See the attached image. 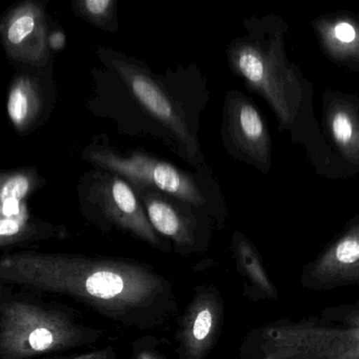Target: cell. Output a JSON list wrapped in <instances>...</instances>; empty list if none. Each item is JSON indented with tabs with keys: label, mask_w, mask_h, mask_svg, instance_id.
Returning a JSON list of instances; mask_svg holds the SVG:
<instances>
[{
	"label": "cell",
	"mask_w": 359,
	"mask_h": 359,
	"mask_svg": "<svg viewBox=\"0 0 359 359\" xmlns=\"http://www.w3.org/2000/svg\"><path fill=\"white\" fill-rule=\"evenodd\" d=\"M0 279L30 291L68 296L138 329L163 325L177 308L170 281L131 260L16 252L0 260Z\"/></svg>",
	"instance_id": "6da1fadb"
},
{
	"label": "cell",
	"mask_w": 359,
	"mask_h": 359,
	"mask_svg": "<svg viewBox=\"0 0 359 359\" xmlns=\"http://www.w3.org/2000/svg\"><path fill=\"white\" fill-rule=\"evenodd\" d=\"M97 55L109 73L127 90V96L152 123L156 138L196 169L205 161L199 148L194 117L182 95L169 85V77L154 74L137 58L111 48L97 47Z\"/></svg>",
	"instance_id": "7a4b0ae2"
},
{
	"label": "cell",
	"mask_w": 359,
	"mask_h": 359,
	"mask_svg": "<svg viewBox=\"0 0 359 359\" xmlns=\"http://www.w3.org/2000/svg\"><path fill=\"white\" fill-rule=\"evenodd\" d=\"M239 350V359H359V327L280 318L250 330Z\"/></svg>",
	"instance_id": "3957f363"
},
{
	"label": "cell",
	"mask_w": 359,
	"mask_h": 359,
	"mask_svg": "<svg viewBox=\"0 0 359 359\" xmlns=\"http://www.w3.org/2000/svg\"><path fill=\"white\" fill-rule=\"evenodd\" d=\"M100 330L81 325L71 315L11 298L0 304V359H31L92 344Z\"/></svg>",
	"instance_id": "277c9868"
},
{
	"label": "cell",
	"mask_w": 359,
	"mask_h": 359,
	"mask_svg": "<svg viewBox=\"0 0 359 359\" xmlns=\"http://www.w3.org/2000/svg\"><path fill=\"white\" fill-rule=\"evenodd\" d=\"M83 216L100 230L116 228L161 250L170 251L147 216L131 184L117 174L94 168L81 176L77 186Z\"/></svg>",
	"instance_id": "5b68a950"
},
{
	"label": "cell",
	"mask_w": 359,
	"mask_h": 359,
	"mask_svg": "<svg viewBox=\"0 0 359 359\" xmlns=\"http://www.w3.org/2000/svg\"><path fill=\"white\" fill-rule=\"evenodd\" d=\"M83 158L94 168L117 174L133 188H151L167 193L201 211L209 203L198 171L190 173L142 151L123 154L107 144L95 142L85 148Z\"/></svg>",
	"instance_id": "8992f818"
},
{
	"label": "cell",
	"mask_w": 359,
	"mask_h": 359,
	"mask_svg": "<svg viewBox=\"0 0 359 359\" xmlns=\"http://www.w3.org/2000/svg\"><path fill=\"white\" fill-rule=\"evenodd\" d=\"M51 31L43 1L26 0L4 14L0 39L8 60L20 69L51 66L53 52L48 46Z\"/></svg>",
	"instance_id": "52a82bcc"
},
{
	"label": "cell",
	"mask_w": 359,
	"mask_h": 359,
	"mask_svg": "<svg viewBox=\"0 0 359 359\" xmlns=\"http://www.w3.org/2000/svg\"><path fill=\"white\" fill-rule=\"evenodd\" d=\"M52 68L53 65L43 69H20L12 77L7 113L20 136H28L51 116L57 98Z\"/></svg>",
	"instance_id": "ba28073f"
},
{
	"label": "cell",
	"mask_w": 359,
	"mask_h": 359,
	"mask_svg": "<svg viewBox=\"0 0 359 359\" xmlns=\"http://www.w3.org/2000/svg\"><path fill=\"white\" fill-rule=\"evenodd\" d=\"M133 188V187H132ZM144 205L151 224L161 236L173 243L176 251L188 255L201 249V210L167 193L151 188H133Z\"/></svg>",
	"instance_id": "9c48e42d"
},
{
	"label": "cell",
	"mask_w": 359,
	"mask_h": 359,
	"mask_svg": "<svg viewBox=\"0 0 359 359\" xmlns=\"http://www.w3.org/2000/svg\"><path fill=\"white\" fill-rule=\"evenodd\" d=\"M224 300L215 287H198L180 319L176 339L180 359H205L219 337Z\"/></svg>",
	"instance_id": "30bf717a"
},
{
	"label": "cell",
	"mask_w": 359,
	"mask_h": 359,
	"mask_svg": "<svg viewBox=\"0 0 359 359\" xmlns=\"http://www.w3.org/2000/svg\"><path fill=\"white\" fill-rule=\"evenodd\" d=\"M300 285L310 291H332L359 285V228L340 237L302 269Z\"/></svg>",
	"instance_id": "8fae6325"
},
{
	"label": "cell",
	"mask_w": 359,
	"mask_h": 359,
	"mask_svg": "<svg viewBox=\"0 0 359 359\" xmlns=\"http://www.w3.org/2000/svg\"><path fill=\"white\" fill-rule=\"evenodd\" d=\"M233 252L237 271L243 279L245 295L250 299L276 300L278 290L270 278L259 252L243 235L235 234Z\"/></svg>",
	"instance_id": "7c38bea8"
},
{
	"label": "cell",
	"mask_w": 359,
	"mask_h": 359,
	"mask_svg": "<svg viewBox=\"0 0 359 359\" xmlns=\"http://www.w3.org/2000/svg\"><path fill=\"white\" fill-rule=\"evenodd\" d=\"M53 236H60V229L32 217L27 203L12 215L0 218V245L3 249Z\"/></svg>",
	"instance_id": "4fadbf2b"
},
{
	"label": "cell",
	"mask_w": 359,
	"mask_h": 359,
	"mask_svg": "<svg viewBox=\"0 0 359 359\" xmlns=\"http://www.w3.org/2000/svg\"><path fill=\"white\" fill-rule=\"evenodd\" d=\"M46 180L35 168L3 171L0 173V201H27L43 188Z\"/></svg>",
	"instance_id": "5bb4252c"
},
{
	"label": "cell",
	"mask_w": 359,
	"mask_h": 359,
	"mask_svg": "<svg viewBox=\"0 0 359 359\" xmlns=\"http://www.w3.org/2000/svg\"><path fill=\"white\" fill-rule=\"evenodd\" d=\"M73 11L92 26L107 31L117 32V3L115 0H74Z\"/></svg>",
	"instance_id": "9a60e30c"
},
{
	"label": "cell",
	"mask_w": 359,
	"mask_h": 359,
	"mask_svg": "<svg viewBox=\"0 0 359 359\" xmlns=\"http://www.w3.org/2000/svg\"><path fill=\"white\" fill-rule=\"evenodd\" d=\"M237 123L239 130L247 140H257L262 136L264 128L258 113L251 106L239 107L237 111Z\"/></svg>",
	"instance_id": "2e32d148"
},
{
	"label": "cell",
	"mask_w": 359,
	"mask_h": 359,
	"mask_svg": "<svg viewBox=\"0 0 359 359\" xmlns=\"http://www.w3.org/2000/svg\"><path fill=\"white\" fill-rule=\"evenodd\" d=\"M236 65L241 74L251 83H259L264 77V64L251 50L245 49L239 52Z\"/></svg>",
	"instance_id": "e0dca14e"
},
{
	"label": "cell",
	"mask_w": 359,
	"mask_h": 359,
	"mask_svg": "<svg viewBox=\"0 0 359 359\" xmlns=\"http://www.w3.org/2000/svg\"><path fill=\"white\" fill-rule=\"evenodd\" d=\"M319 315L327 320L359 327V302L342 306H329L321 310Z\"/></svg>",
	"instance_id": "ac0fdd59"
},
{
	"label": "cell",
	"mask_w": 359,
	"mask_h": 359,
	"mask_svg": "<svg viewBox=\"0 0 359 359\" xmlns=\"http://www.w3.org/2000/svg\"><path fill=\"white\" fill-rule=\"evenodd\" d=\"M155 341L156 339L151 337L136 340L133 344V359H165L153 348Z\"/></svg>",
	"instance_id": "d6986e66"
},
{
	"label": "cell",
	"mask_w": 359,
	"mask_h": 359,
	"mask_svg": "<svg viewBox=\"0 0 359 359\" xmlns=\"http://www.w3.org/2000/svg\"><path fill=\"white\" fill-rule=\"evenodd\" d=\"M333 133L336 140L346 144L352 137V123L348 115L338 113L333 119Z\"/></svg>",
	"instance_id": "ffe728a7"
},
{
	"label": "cell",
	"mask_w": 359,
	"mask_h": 359,
	"mask_svg": "<svg viewBox=\"0 0 359 359\" xmlns=\"http://www.w3.org/2000/svg\"><path fill=\"white\" fill-rule=\"evenodd\" d=\"M67 45V37L64 31L60 29H51L48 37V46L52 52H60Z\"/></svg>",
	"instance_id": "44dd1931"
},
{
	"label": "cell",
	"mask_w": 359,
	"mask_h": 359,
	"mask_svg": "<svg viewBox=\"0 0 359 359\" xmlns=\"http://www.w3.org/2000/svg\"><path fill=\"white\" fill-rule=\"evenodd\" d=\"M335 35L339 41H344V43H352L356 37L354 28L346 22L336 26Z\"/></svg>",
	"instance_id": "7402d4cb"
},
{
	"label": "cell",
	"mask_w": 359,
	"mask_h": 359,
	"mask_svg": "<svg viewBox=\"0 0 359 359\" xmlns=\"http://www.w3.org/2000/svg\"><path fill=\"white\" fill-rule=\"evenodd\" d=\"M114 351L111 348H104V350L92 351L89 353H83V354L75 355V356L68 357L66 359H102L104 357L112 354Z\"/></svg>",
	"instance_id": "603a6c76"
},
{
	"label": "cell",
	"mask_w": 359,
	"mask_h": 359,
	"mask_svg": "<svg viewBox=\"0 0 359 359\" xmlns=\"http://www.w3.org/2000/svg\"><path fill=\"white\" fill-rule=\"evenodd\" d=\"M102 359H115L114 352H113L112 354L109 355V356L104 357V358Z\"/></svg>",
	"instance_id": "cb8c5ba5"
}]
</instances>
